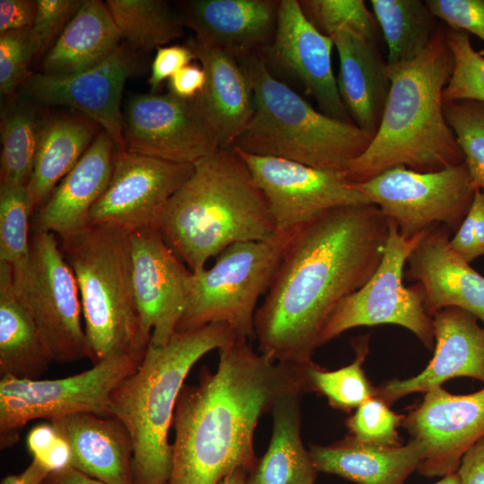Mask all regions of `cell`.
Instances as JSON below:
<instances>
[{
	"label": "cell",
	"mask_w": 484,
	"mask_h": 484,
	"mask_svg": "<svg viewBox=\"0 0 484 484\" xmlns=\"http://www.w3.org/2000/svg\"><path fill=\"white\" fill-rule=\"evenodd\" d=\"M388 233L372 203L333 209L297 228L255 315L259 352L275 362H312L333 312L378 268Z\"/></svg>",
	"instance_id": "1"
},
{
	"label": "cell",
	"mask_w": 484,
	"mask_h": 484,
	"mask_svg": "<svg viewBox=\"0 0 484 484\" xmlns=\"http://www.w3.org/2000/svg\"><path fill=\"white\" fill-rule=\"evenodd\" d=\"M219 358L214 372L203 367L198 382L178 395L169 484H220L238 468L250 472L259 419L285 393L310 392L307 364L272 361L246 338L220 349Z\"/></svg>",
	"instance_id": "2"
},
{
	"label": "cell",
	"mask_w": 484,
	"mask_h": 484,
	"mask_svg": "<svg viewBox=\"0 0 484 484\" xmlns=\"http://www.w3.org/2000/svg\"><path fill=\"white\" fill-rule=\"evenodd\" d=\"M445 30L439 27L413 61L387 65L388 99L376 134L344 173L351 183L398 166L432 172L464 162L444 114L443 92L454 65Z\"/></svg>",
	"instance_id": "3"
},
{
	"label": "cell",
	"mask_w": 484,
	"mask_h": 484,
	"mask_svg": "<svg viewBox=\"0 0 484 484\" xmlns=\"http://www.w3.org/2000/svg\"><path fill=\"white\" fill-rule=\"evenodd\" d=\"M194 167L166 203L158 229L197 274L231 245L269 239L277 229L263 193L234 148L218 149Z\"/></svg>",
	"instance_id": "4"
},
{
	"label": "cell",
	"mask_w": 484,
	"mask_h": 484,
	"mask_svg": "<svg viewBox=\"0 0 484 484\" xmlns=\"http://www.w3.org/2000/svg\"><path fill=\"white\" fill-rule=\"evenodd\" d=\"M237 337L224 323L176 332L163 346L150 344L137 368L113 390L111 416L125 425L133 444L132 484H169V433L185 380L202 357Z\"/></svg>",
	"instance_id": "5"
},
{
	"label": "cell",
	"mask_w": 484,
	"mask_h": 484,
	"mask_svg": "<svg viewBox=\"0 0 484 484\" xmlns=\"http://www.w3.org/2000/svg\"><path fill=\"white\" fill-rule=\"evenodd\" d=\"M238 60L252 86L254 113L233 148L342 174L366 151L370 135L315 110L269 72L259 53Z\"/></svg>",
	"instance_id": "6"
},
{
	"label": "cell",
	"mask_w": 484,
	"mask_h": 484,
	"mask_svg": "<svg viewBox=\"0 0 484 484\" xmlns=\"http://www.w3.org/2000/svg\"><path fill=\"white\" fill-rule=\"evenodd\" d=\"M61 239L77 281L92 364L117 355L143 357L151 339L135 304L129 232L92 225Z\"/></svg>",
	"instance_id": "7"
},
{
	"label": "cell",
	"mask_w": 484,
	"mask_h": 484,
	"mask_svg": "<svg viewBox=\"0 0 484 484\" xmlns=\"http://www.w3.org/2000/svg\"><path fill=\"white\" fill-rule=\"evenodd\" d=\"M295 229L277 230L263 241L233 244L210 269L194 273L193 293L177 332L224 323L238 337L255 339L257 301L268 291Z\"/></svg>",
	"instance_id": "8"
},
{
	"label": "cell",
	"mask_w": 484,
	"mask_h": 484,
	"mask_svg": "<svg viewBox=\"0 0 484 484\" xmlns=\"http://www.w3.org/2000/svg\"><path fill=\"white\" fill-rule=\"evenodd\" d=\"M13 275L54 362L90 359L77 281L55 235L33 228L29 257Z\"/></svg>",
	"instance_id": "9"
},
{
	"label": "cell",
	"mask_w": 484,
	"mask_h": 484,
	"mask_svg": "<svg viewBox=\"0 0 484 484\" xmlns=\"http://www.w3.org/2000/svg\"><path fill=\"white\" fill-rule=\"evenodd\" d=\"M143 358L126 354L109 357L88 370L57 379L1 377V449L13 445L30 420L50 421L82 412L112 417L111 393L137 368Z\"/></svg>",
	"instance_id": "10"
},
{
	"label": "cell",
	"mask_w": 484,
	"mask_h": 484,
	"mask_svg": "<svg viewBox=\"0 0 484 484\" xmlns=\"http://www.w3.org/2000/svg\"><path fill=\"white\" fill-rule=\"evenodd\" d=\"M354 184L405 238L437 225L456 233L477 191L464 162L432 172L398 166Z\"/></svg>",
	"instance_id": "11"
},
{
	"label": "cell",
	"mask_w": 484,
	"mask_h": 484,
	"mask_svg": "<svg viewBox=\"0 0 484 484\" xmlns=\"http://www.w3.org/2000/svg\"><path fill=\"white\" fill-rule=\"evenodd\" d=\"M388 223L378 268L333 312L321 333L320 346L355 327L391 324L411 331L426 348L435 347L432 316L425 307L422 290L418 283L408 288L402 281L407 259L426 231L405 238L393 220H388Z\"/></svg>",
	"instance_id": "12"
},
{
	"label": "cell",
	"mask_w": 484,
	"mask_h": 484,
	"mask_svg": "<svg viewBox=\"0 0 484 484\" xmlns=\"http://www.w3.org/2000/svg\"><path fill=\"white\" fill-rule=\"evenodd\" d=\"M122 114L125 151L194 164L220 149L198 96L132 94Z\"/></svg>",
	"instance_id": "13"
},
{
	"label": "cell",
	"mask_w": 484,
	"mask_h": 484,
	"mask_svg": "<svg viewBox=\"0 0 484 484\" xmlns=\"http://www.w3.org/2000/svg\"><path fill=\"white\" fill-rule=\"evenodd\" d=\"M234 149L263 193L277 230L295 229L333 209L371 203L342 173Z\"/></svg>",
	"instance_id": "14"
},
{
	"label": "cell",
	"mask_w": 484,
	"mask_h": 484,
	"mask_svg": "<svg viewBox=\"0 0 484 484\" xmlns=\"http://www.w3.org/2000/svg\"><path fill=\"white\" fill-rule=\"evenodd\" d=\"M333 47L332 38L311 23L298 1L280 0L273 39L259 55L275 78L299 85L322 113L352 123L333 71Z\"/></svg>",
	"instance_id": "15"
},
{
	"label": "cell",
	"mask_w": 484,
	"mask_h": 484,
	"mask_svg": "<svg viewBox=\"0 0 484 484\" xmlns=\"http://www.w3.org/2000/svg\"><path fill=\"white\" fill-rule=\"evenodd\" d=\"M194 164L117 151L108 186L91 209L88 226L134 232L158 229L170 197L194 172Z\"/></svg>",
	"instance_id": "16"
},
{
	"label": "cell",
	"mask_w": 484,
	"mask_h": 484,
	"mask_svg": "<svg viewBox=\"0 0 484 484\" xmlns=\"http://www.w3.org/2000/svg\"><path fill=\"white\" fill-rule=\"evenodd\" d=\"M142 69L137 51L122 42L106 60L92 68L60 76L32 73L20 88L23 97L34 103L76 109L99 124L118 151H125L122 93L127 79Z\"/></svg>",
	"instance_id": "17"
},
{
	"label": "cell",
	"mask_w": 484,
	"mask_h": 484,
	"mask_svg": "<svg viewBox=\"0 0 484 484\" xmlns=\"http://www.w3.org/2000/svg\"><path fill=\"white\" fill-rule=\"evenodd\" d=\"M135 304L150 344L163 346L177 332L193 293L194 273L156 228L129 233Z\"/></svg>",
	"instance_id": "18"
},
{
	"label": "cell",
	"mask_w": 484,
	"mask_h": 484,
	"mask_svg": "<svg viewBox=\"0 0 484 484\" xmlns=\"http://www.w3.org/2000/svg\"><path fill=\"white\" fill-rule=\"evenodd\" d=\"M402 426L425 446L417 471L420 475L454 473L463 454L484 438V388L469 394H453L442 386L432 388L405 415Z\"/></svg>",
	"instance_id": "19"
},
{
	"label": "cell",
	"mask_w": 484,
	"mask_h": 484,
	"mask_svg": "<svg viewBox=\"0 0 484 484\" xmlns=\"http://www.w3.org/2000/svg\"><path fill=\"white\" fill-rule=\"evenodd\" d=\"M434 355L418 375L391 379L376 387V397L389 406L414 393H425L447 380L467 376L484 384V327L470 312L446 307L432 315Z\"/></svg>",
	"instance_id": "20"
},
{
	"label": "cell",
	"mask_w": 484,
	"mask_h": 484,
	"mask_svg": "<svg viewBox=\"0 0 484 484\" xmlns=\"http://www.w3.org/2000/svg\"><path fill=\"white\" fill-rule=\"evenodd\" d=\"M450 239L451 230L444 225L428 229L407 259V277L419 285L431 316L459 307L484 324V276L452 248Z\"/></svg>",
	"instance_id": "21"
},
{
	"label": "cell",
	"mask_w": 484,
	"mask_h": 484,
	"mask_svg": "<svg viewBox=\"0 0 484 484\" xmlns=\"http://www.w3.org/2000/svg\"><path fill=\"white\" fill-rule=\"evenodd\" d=\"M279 4L276 0H191L183 2L177 13L198 43L239 59L271 43Z\"/></svg>",
	"instance_id": "22"
},
{
	"label": "cell",
	"mask_w": 484,
	"mask_h": 484,
	"mask_svg": "<svg viewBox=\"0 0 484 484\" xmlns=\"http://www.w3.org/2000/svg\"><path fill=\"white\" fill-rule=\"evenodd\" d=\"M117 151L102 130L36 211L33 228L62 238L88 227L90 212L110 181Z\"/></svg>",
	"instance_id": "23"
},
{
	"label": "cell",
	"mask_w": 484,
	"mask_h": 484,
	"mask_svg": "<svg viewBox=\"0 0 484 484\" xmlns=\"http://www.w3.org/2000/svg\"><path fill=\"white\" fill-rule=\"evenodd\" d=\"M337 50L339 92L354 124L376 134L388 99L391 81L376 38L342 29L331 36Z\"/></svg>",
	"instance_id": "24"
},
{
	"label": "cell",
	"mask_w": 484,
	"mask_h": 484,
	"mask_svg": "<svg viewBox=\"0 0 484 484\" xmlns=\"http://www.w3.org/2000/svg\"><path fill=\"white\" fill-rule=\"evenodd\" d=\"M48 422L70 448V467L106 484H132L133 444L118 419L82 412Z\"/></svg>",
	"instance_id": "25"
},
{
	"label": "cell",
	"mask_w": 484,
	"mask_h": 484,
	"mask_svg": "<svg viewBox=\"0 0 484 484\" xmlns=\"http://www.w3.org/2000/svg\"><path fill=\"white\" fill-rule=\"evenodd\" d=\"M205 73L198 95L216 134L220 149L233 148L254 113V93L239 60L221 49L187 41Z\"/></svg>",
	"instance_id": "26"
},
{
	"label": "cell",
	"mask_w": 484,
	"mask_h": 484,
	"mask_svg": "<svg viewBox=\"0 0 484 484\" xmlns=\"http://www.w3.org/2000/svg\"><path fill=\"white\" fill-rule=\"evenodd\" d=\"M308 451L318 472L357 484H403L418 471L425 446L414 438L400 446L374 445L348 435L328 445H310Z\"/></svg>",
	"instance_id": "27"
},
{
	"label": "cell",
	"mask_w": 484,
	"mask_h": 484,
	"mask_svg": "<svg viewBox=\"0 0 484 484\" xmlns=\"http://www.w3.org/2000/svg\"><path fill=\"white\" fill-rule=\"evenodd\" d=\"M101 126L84 115H54L40 119L39 139L27 190L36 212L76 165Z\"/></svg>",
	"instance_id": "28"
},
{
	"label": "cell",
	"mask_w": 484,
	"mask_h": 484,
	"mask_svg": "<svg viewBox=\"0 0 484 484\" xmlns=\"http://www.w3.org/2000/svg\"><path fill=\"white\" fill-rule=\"evenodd\" d=\"M122 39L105 3L86 0L45 55L39 73L60 76L92 68L106 60Z\"/></svg>",
	"instance_id": "29"
},
{
	"label": "cell",
	"mask_w": 484,
	"mask_h": 484,
	"mask_svg": "<svg viewBox=\"0 0 484 484\" xmlns=\"http://www.w3.org/2000/svg\"><path fill=\"white\" fill-rule=\"evenodd\" d=\"M295 389L274 403L272 434L265 454L247 475V484H315L318 471L301 438L300 401Z\"/></svg>",
	"instance_id": "30"
},
{
	"label": "cell",
	"mask_w": 484,
	"mask_h": 484,
	"mask_svg": "<svg viewBox=\"0 0 484 484\" xmlns=\"http://www.w3.org/2000/svg\"><path fill=\"white\" fill-rule=\"evenodd\" d=\"M54 362L38 327L16 293L12 266L0 262V375L39 379Z\"/></svg>",
	"instance_id": "31"
},
{
	"label": "cell",
	"mask_w": 484,
	"mask_h": 484,
	"mask_svg": "<svg viewBox=\"0 0 484 484\" xmlns=\"http://www.w3.org/2000/svg\"><path fill=\"white\" fill-rule=\"evenodd\" d=\"M387 46V65L413 61L428 47L439 26L421 0H371Z\"/></svg>",
	"instance_id": "32"
},
{
	"label": "cell",
	"mask_w": 484,
	"mask_h": 484,
	"mask_svg": "<svg viewBox=\"0 0 484 484\" xmlns=\"http://www.w3.org/2000/svg\"><path fill=\"white\" fill-rule=\"evenodd\" d=\"M105 4L122 39L136 51L169 43L184 33L177 11L162 0H108Z\"/></svg>",
	"instance_id": "33"
},
{
	"label": "cell",
	"mask_w": 484,
	"mask_h": 484,
	"mask_svg": "<svg viewBox=\"0 0 484 484\" xmlns=\"http://www.w3.org/2000/svg\"><path fill=\"white\" fill-rule=\"evenodd\" d=\"M23 97L10 103L1 121L0 185L27 186L36 155L40 119Z\"/></svg>",
	"instance_id": "34"
},
{
	"label": "cell",
	"mask_w": 484,
	"mask_h": 484,
	"mask_svg": "<svg viewBox=\"0 0 484 484\" xmlns=\"http://www.w3.org/2000/svg\"><path fill=\"white\" fill-rule=\"evenodd\" d=\"M370 334L355 338L351 344L354 360L336 370H326L313 361L306 365V376L310 392L324 396L329 405L350 412L376 395L373 386L362 367L369 351Z\"/></svg>",
	"instance_id": "35"
},
{
	"label": "cell",
	"mask_w": 484,
	"mask_h": 484,
	"mask_svg": "<svg viewBox=\"0 0 484 484\" xmlns=\"http://www.w3.org/2000/svg\"><path fill=\"white\" fill-rule=\"evenodd\" d=\"M33 212L27 186L0 185V262L13 270L29 257Z\"/></svg>",
	"instance_id": "36"
},
{
	"label": "cell",
	"mask_w": 484,
	"mask_h": 484,
	"mask_svg": "<svg viewBox=\"0 0 484 484\" xmlns=\"http://www.w3.org/2000/svg\"><path fill=\"white\" fill-rule=\"evenodd\" d=\"M444 114L462 151L472 186L484 190V102L444 103Z\"/></svg>",
	"instance_id": "37"
},
{
	"label": "cell",
	"mask_w": 484,
	"mask_h": 484,
	"mask_svg": "<svg viewBox=\"0 0 484 484\" xmlns=\"http://www.w3.org/2000/svg\"><path fill=\"white\" fill-rule=\"evenodd\" d=\"M445 40L454 65L444 92V103L457 100L484 102V56L471 46L467 32L445 29Z\"/></svg>",
	"instance_id": "38"
},
{
	"label": "cell",
	"mask_w": 484,
	"mask_h": 484,
	"mask_svg": "<svg viewBox=\"0 0 484 484\" xmlns=\"http://www.w3.org/2000/svg\"><path fill=\"white\" fill-rule=\"evenodd\" d=\"M303 13L323 34L348 29L376 36V20L362 0H300Z\"/></svg>",
	"instance_id": "39"
},
{
	"label": "cell",
	"mask_w": 484,
	"mask_h": 484,
	"mask_svg": "<svg viewBox=\"0 0 484 484\" xmlns=\"http://www.w3.org/2000/svg\"><path fill=\"white\" fill-rule=\"evenodd\" d=\"M405 415L393 411L389 405L376 396L370 397L348 417L345 425L349 435L359 442L380 445L400 446L402 439L398 428Z\"/></svg>",
	"instance_id": "40"
},
{
	"label": "cell",
	"mask_w": 484,
	"mask_h": 484,
	"mask_svg": "<svg viewBox=\"0 0 484 484\" xmlns=\"http://www.w3.org/2000/svg\"><path fill=\"white\" fill-rule=\"evenodd\" d=\"M35 53L30 28L0 34V91L13 95L33 73L29 70Z\"/></svg>",
	"instance_id": "41"
},
{
	"label": "cell",
	"mask_w": 484,
	"mask_h": 484,
	"mask_svg": "<svg viewBox=\"0 0 484 484\" xmlns=\"http://www.w3.org/2000/svg\"><path fill=\"white\" fill-rule=\"evenodd\" d=\"M37 14L30 28L35 59L46 55L84 1L36 0Z\"/></svg>",
	"instance_id": "42"
},
{
	"label": "cell",
	"mask_w": 484,
	"mask_h": 484,
	"mask_svg": "<svg viewBox=\"0 0 484 484\" xmlns=\"http://www.w3.org/2000/svg\"><path fill=\"white\" fill-rule=\"evenodd\" d=\"M426 4L448 28L472 33L484 41V0H427Z\"/></svg>",
	"instance_id": "43"
},
{
	"label": "cell",
	"mask_w": 484,
	"mask_h": 484,
	"mask_svg": "<svg viewBox=\"0 0 484 484\" xmlns=\"http://www.w3.org/2000/svg\"><path fill=\"white\" fill-rule=\"evenodd\" d=\"M452 248L467 263L484 255V190H477L459 229L450 239Z\"/></svg>",
	"instance_id": "44"
},
{
	"label": "cell",
	"mask_w": 484,
	"mask_h": 484,
	"mask_svg": "<svg viewBox=\"0 0 484 484\" xmlns=\"http://www.w3.org/2000/svg\"><path fill=\"white\" fill-rule=\"evenodd\" d=\"M26 445L32 458L41 462L51 472L70 466V448L50 423L34 427L27 436Z\"/></svg>",
	"instance_id": "45"
},
{
	"label": "cell",
	"mask_w": 484,
	"mask_h": 484,
	"mask_svg": "<svg viewBox=\"0 0 484 484\" xmlns=\"http://www.w3.org/2000/svg\"><path fill=\"white\" fill-rule=\"evenodd\" d=\"M194 60H196L195 54L187 44L157 48L148 79L151 93H156L165 80Z\"/></svg>",
	"instance_id": "46"
},
{
	"label": "cell",
	"mask_w": 484,
	"mask_h": 484,
	"mask_svg": "<svg viewBox=\"0 0 484 484\" xmlns=\"http://www.w3.org/2000/svg\"><path fill=\"white\" fill-rule=\"evenodd\" d=\"M37 2L31 0L0 1V34L32 27Z\"/></svg>",
	"instance_id": "47"
},
{
	"label": "cell",
	"mask_w": 484,
	"mask_h": 484,
	"mask_svg": "<svg viewBox=\"0 0 484 484\" xmlns=\"http://www.w3.org/2000/svg\"><path fill=\"white\" fill-rule=\"evenodd\" d=\"M205 82L206 75L202 65L191 63L169 79V92L181 99H194L203 92Z\"/></svg>",
	"instance_id": "48"
},
{
	"label": "cell",
	"mask_w": 484,
	"mask_h": 484,
	"mask_svg": "<svg viewBox=\"0 0 484 484\" xmlns=\"http://www.w3.org/2000/svg\"><path fill=\"white\" fill-rule=\"evenodd\" d=\"M456 472L461 484H484V438L463 454Z\"/></svg>",
	"instance_id": "49"
},
{
	"label": "cell",
	"mask_w": 484,
	"mask_h": 484,
	"mask_svg": "<svg viewBox=\"0 0 484 484\" xmlns=\"http://www.w3.org/2000/svg\"><path fill=\"white\" fill-rule=\"evenodd\" d=\"M50 473L51 471L46 465L32 458L24 471L4 477L1 484H42Z\"/></svg>",
	"instance_id": "50"
},
{
	"label": "cell",
	"mask_w": 484,
	"mask_h": 484,
	"mask_svg": "<svg viewBox=\"0 0 484 484\" xmlns=\"http://www.w3.org/2000/svg\"><path fill=\"white\" fill-rule=\"evenodd\" d=\"M42 484H106L91 478L82 471L67 467L61 471L51 472Z\"/></svg>",
	"instance_id": "51"
},
{
	"label": "cell",
	"mask_w": 484,
	"mask_h": 484,
	"mask_svg": "<svg viewBox=\"0 0 484 484\" xmlns=\"http://www.w3.org/2000/svg\"><path fill=\"white\" fill-rule=\"evenodd\" d=\"M249 471L245 468H238L228 474L220 484H247Z\"/></svg>",
	"instance_id": "52"
},
{
	"label": "cell",
	"mask_w": 484,
	"mask_h": 484,
	"mask_svg": "<svg viewBox=\"0 0 484 484\" xmlns=\"http://www.w3.org/2000/svg\"><path fill=\"white\" fill-rule=\"evenodd\" d=\"M434 484H461V480L457 472H454L443 477L439 481Z\"/></svg>",
	"instance_id": "53"
}]
</instances>
